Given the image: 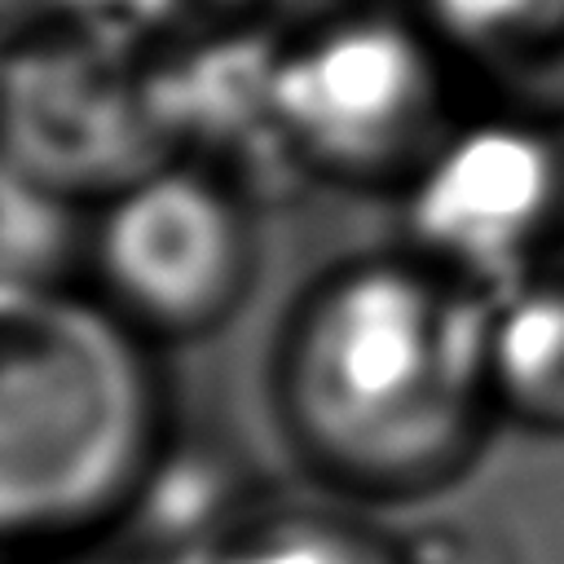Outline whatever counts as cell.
Here are the masks:
<instances>
[{
    "label": "cell",
    "instance_id": "cell-1",
    "mask_svg": "<svg viewBox=\"0 0 564 564\" xmlns=\"http://www.w3.org/2000/svg\"><path fill=\"white\" fill-rule=\"evenodd\" d=\"M485 300L405 247L322 273L273 357V405L295 458L361 502L458 480L498 419Z\"/></svg>",
    "mask_w": 564,
    "mask_h": 564
},
{
    "label": "cell",
    "instance_id": "cell-2",
    "mask_svg": "<svg viewBox=\"0 0 564 564\" xmlns=\"http://www.w3.org/2000/svg\"><path fill=\"white\" fill-rule=\"evenodd\" d=\"M167 445L150 352L93 291L0 278V551L110 529Z\"/></svg>",
    "mask_w": 564,
    "mask_h": 564
},
{
    "label": "cell",
    "instance_id": "cell-3",
    "mask_svg": "<svg viewBox=\"0 0 564 564\" xmlns=\"http://www.w3.org/2000/svg\"><path fill=\"white\" fill-rule=\"evenodd\" d=\"M269 128L326 181L405 189L458 128L449 62L432 31L397 18L326 22L273 62Z\"/></svg>",
    "mask_w": 564,
    "mask_h": 564
},
{
    "label": "cell",
    "instance_id": "cell-4",
    "mask_svg": "<svg viewBox=\"0 0 564 564\" xmlns=\"http://www.w3.org/2000/svg\"><path fill=\"white\" fill-rule=\"evenodd\" d=\"M256 269L242 194L194 159H163L97 203L93 295L141 339H203L247 295Z\"/></svg>",
    "mask_w": 564,
    "mask_h": 564
},
{
    "label": "cell",
    "instance_id": "cell-5",
    "mask_svg": "<svg viewBox=\"0 0 564 564\" xmlns=\"http://www.w3.org/2000/svg\"><path fill=\"white\" fill-rule=\"evenodd\" d=\"M405 194V251L494 295L529 273L564 225V150L520 115L458 123Z\"/></svg>",
    "mask_w": 564,
    "mask_h": 564
},
{
    "label": "cell",
    "instance_id": "cell-6",
    "mask_svg": "<svg viewBox=\"0 0 564 564\" xmlns=\"http://www.w3.org/2000/svg\"><path fill=\"white\" fill-rule=\"evenodd\" d=\"M172 128L154 97L110 62L31 57L0 97V163L62 198H106L167 159Z\"/></svg>",
    "mask_w": 564,
    "mask_h": 564
},
{
    "label": "cell",
    "instance_id": "cell-7",
    "mask_svg": "<svg viewBox=\"0 0 564 564\" xmlns=\"http://www.w3.org/2000/svg\"><path fill=\"white\" fill-rule=\"evenodd\" d=\"M427 31L502 115L564 123V0H427Z\"/></svg>",
    "mask_w": 564,
    "mask_h": 564
},
{
    "label": "cell",
    "instance_id": "cell-8",
    "mask_svg": "<svg viewBox=\"0 0 564 564\" xmlns=\"http://www.w3.org/2000/svg\"><path fill=\"white\" fill-rule=\"evenodd\" d=\"M485 375L498 419L564 436V273H529L485 300Z\"/></svg>",
    "mask_w": 564,
    "mask_h": 564
},
{
    "label": "cell",
    "instance_id": "cell-9",
    "mask_svg": "<svg viewBox=\"0 0 564 564\" xmlns=\"http://www.w3.org/2000/svg\"><path fill=\"white\" fill-rule=\"evenodd\" d=\"M207 564H410V555L352 511L282 507L225 533Z\"/></svg>",
    "mask_w": 564,
    "mask_h": 564
}]
</instances>
